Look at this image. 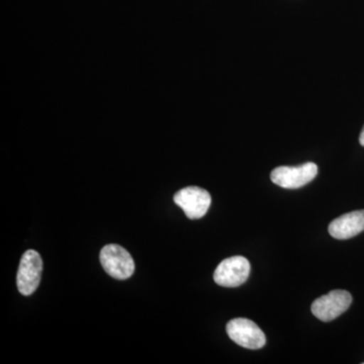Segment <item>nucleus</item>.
I'll list each match as a JSON object with an SVG mask.
<instances>
[{"instance_id":"f03ea898","label":"nucleus","mask_w":364,"mask_h":364,"mask_svg":"<svg viewBox=\"0 0 364 364\" xmlns=\"http://www.w3.org/2000/svg\"><path fill=\"white\" fill-rule=\"evenodd\" d=\"M226 330L230 339L244 348L256 350L267 343L264 333L248 318H233L228 323Z\"/></svg>"},{"instance_id":"1a4fd4ad","label":"nucleus","mask_w":364,"mask_h":364,"mask_svg":"<svg viewBox=\"0 0 364 364\" xmlns=\"http://www.w3.org/2000/svg\"><path fill=\"white\" fill-rule=\"evenodd\" d=\"M359 143L364 147V127L363 131H361L360 136H359Z\"/></svg>"},{"instance_id":"6e6552de","label":"nucleus","mask_w":364,"mask_h":364,"mask_svg":"<svg viewBox=\"0 0 364 364\" xmlns=\"http://www.w3.org/2000/svg\"><path fill=\"white\" fill-rule=\"evenodd\" d=\"M329 233L333 238L347 240L364 231V210H354L342 215L329 225Z\"/></svg>"},{"instance_id":"7ed1b4c3","label":"nucleus","mask_w":364,"mask_h":364,"mask_svg":"<svg viewBox=\"0 0 364 364\" xmlns=\"http://www.w3.org/2000/svg\"><path fill=\"white\" fill-rule=\"evenodd\" d=\"M43 272V260L35 250H28L23 254L18 267L16 284L23 296H31L39 287Z\"/></svg>"},{"instance_id":"0eeeda50","label":"nucleus","mask_w":364,"mask_h":364,"mask_svg":"<svg viewBox=\"0 0 364 364\" xmlns=\"http://www.w3.org/2000/svg\"><path fill=\"white\" fill-rule=\"evenodd\" d=\"M174 203L186 213L191 220H198L207 214L212 198L205 189L198 186L182 188L174 196Z\"/></svg>"},{"instance_id":"423d86ee","label":"nucleus","mask_w":364,"mask_h":364,"mask_svg":"<svg viewBox=\"0 0 364 364\" xmlns=\"http://www.w3.org/2000/svg\"><path fill=\"white\" fill-rule=\"evenodd\" d=\"M250 274V263L243 256L227 258L215 268V282L224 287H240Z\"/></svg>"},{"instance_id":"39448f33","label":"nucleus","mask_w":364,"mask_h":364,"mask_svg":"<svg viewBox=\"0 0 364 364\" xmlns=\"http://www.w3.org/2000/svg\"><path fill=\"white\" fill-rule=\"evenodd\" d=\"M352 303V296L347 291L336 289L326 296L316 299L312 304V313L323 322L335 320L348 310Z\"/></svg>"},{"instance_id":"20e7f679","label":"nucleus","mask_w":364,"mask_h":364,"mask_svg":"<svg viewBox=\"0 0 364 364\" xmlns=\"http://www.w3.org/2000/svg\"><path fill=\"white\" fill-rule=\"evenodd\" d=\"M318 174V166L313 162L305 163L301 166H280L272 170L270 178L273 183L282 188L296 189L303 188L313 181Z\"/></svg>"},{"instance_id":"f257e3e1","label":"nucleus","mask_w":364,"mask_h":364,"mask_svg":"<svg viewBox=\"0 0 364 364\" xmlns=\"http://www.w3.org/2000/svg\"><path fill=\"white\" fill-rule=\"evenodd\" d=\"M100 263L107 274L114 279H129L135 272V262L131 254L122 246L109 244L100 251Z\"/></svg>"}]
</instances>
